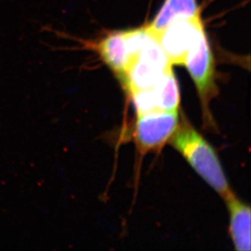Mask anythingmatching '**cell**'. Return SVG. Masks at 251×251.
<instances>
[{
	"mask_svg": "<svg viewBox=\"0 0 251 251\" xmlns=\"http://www.w3.org/2000/svg\"><path fill=\"white\" fill-rule=\"evenodd\" d=\"M169 142L223 198L233 192L216 151L184 116Z\"/></svg>",
	"mask_w": 251,
	"mask_h": 251,
	"instance_id": "1",
	"label": "cell"
},
{
	"mask_svg": "<svg viewBox=\"0 0 251 251\" xmlns=\"http://www.w3.org/2000/svg\"><path fill=\"white\" fill-rule=\"evenodd\" d=\"M183 64L196 86L204 122L207 126L213 127L214 121L210 110V102L217 95L218 88L215 83L214 57L205 30H202L193 42Z\"/></svg>",
	"mask_w": 251,
	"mask_h": 251,
	"instance_id": "2",
	"label": "cell"
},
{
	"mask_svg": "<svg viewBox=\"0 0 251 251\" xmlns=\"http://www.w3.org/2000/svg\"><path fill=\"white\" fill-rule=\"evenodd\" d=\"M180 123L179 110H154L138 115L135 141L142 154L159 150L170 141Z\"/></svg>",
	"mask_w": 251,
	"mask_h": 251,
	"instance_id": "3",
	"label": "cell"
},
{
	"mask_svg": "<svg viewBox=\"0 0 251 251\" xmlns=\"http://www.w3.org/2000/svg\"><path fill=\"white\" fill-rule=\"evenodd\" d=\"M202 30L204 27L199 16L176 20L155 36L170 63L182 65L188 50Z\"/></svg>",
	"mask_w": 251,
	"mask_h": 251,
	"instance_id": "4",
	"label": "cell"
},
{
	"mask_svg": "<svg viewBox=\"0 0 251 251\" xmlns=\"http://www.w3.org/2000/svg\"><path fill=\"white\" fill-rule=\"evenodd\" d=\"M229 213V233L234 247L238 251L250 250V207L232 192L224 198Z\"/></svg>",
	"mask_w": 251,
	"mask_h": 251,
	"instance_id": "5",
	"label": "cell"
},
{
	"mask_svg": "<svg viewBox=\"0 0 251 251\" xmlns=\"http://www.w3.org/2000/svg\"><path fill=\"white\" fill-rule=\"evenodd\" d=\"M98 51L102 60L124 85L129 64L124 31H117L108 34L98 44Z\"/></svg>",
	"mask_w": 251,
	"mask_h": 251,
	"instance_id": "6",
	"label": "cell"
},
{
	"mask_svg": "<svg viewBox=\"0 0 251 251\" xmlns=\"http://www.w3.org/2000/svg\"><path fill=\"white\" fill-rule=\"evenodd\" d=\"M199 16L200 9L196 0H165L154 19L146 27L157 35L176 20Z\"/></svg>",
	"mask_w": 251,
	"mask_h": 251,
	"instance_id": "7",
	"label": "cell"
},
{
	"mask_svg": "<svg viewBox=\"0 0 251 251\" xmlns=\"http://www.w3.org/2000/svg\"><path fill=\"white\" fill-rule=\"evenodd\" d=\"M151 89L158 110H179L181 102L180 89L172 68L166 72Z\"/></svg>",
	"mask_w": 251,
	"mask_h": 251,
	"instance_id": "8",
	"label": "cell"
}]
</instances>
